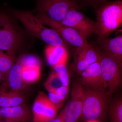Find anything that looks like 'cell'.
I'll return each instance as SVG.
<instances>
[{
    "label": "cell",
    "mask_w": 122,
    "mask_h": 122,
    "mask_svg": "<svg viewBox=\"0 0 122 122\" xmlns=\"http://www.w3.org/2000/svg\"><path fill=\"white\" fill-rule=\"evenodd\" d=\"M10 13L20 21L27 32L39 38L48 46H62L66 49L70 46L66 43L53 29L45 26L31 11H21L11 9Z\"/></svg>",
    "instance_id": "6da1fadb"
},
{
    "label": "cell",
    "mask_w": 122,
    "mask_h": 122,
    "mask_svg": "<svg viewBox=\"0 0 122 122\" xmlns=\"http://www.w3.org/2000/svg\"><path fill=\"white\" fill-rule=\"evenodd\" d=\"M97 40L107 37L122 26V0L107 1L95 9Z\"/></svg>",
    "instance_id": "7a4b0ae2"
},
{
    "label": "cell",
    "mask_w": 122,
    "mask_h": 122,
    "mask_svg": "<svg viewBox=\"0 0 122 122\" xmlns=\"http://www.w3.org/2000/svg\"><path fill=\"white\" fill-rule=\"evenodd\" d=\"M83 103L81 120L99 121L108 109L111 95L103 89L83 86Z\"/></svg>",
    "instance_id": "3957f363"
},
{
    "label": "cell",
    "mask_w": 122,
    "mask_h": 122,
    "mask_svg": "<svg viewBox=\"0 0 122 122\" xmlns=\"http://www.w3.org/2000/svg\"><path fill=\"white\" fill-rule=\"evenodd\" d=\"M23 39L22 30L13 17L0 12V50L15 58Z\"/></svg>",
    "instance_id": "277c9868"
},
{
    "label": "cell",
    "mask_w": 122,
    "mask_h": 122,
    "mask_svg": "<svg viewBox=\"0 0 122 122\" xmlns=\"http://www.w3.org/2000/svg\"><path fill=\"white\" fill-rule=\"evenodd\" d=\"M98 52L100 54L99 62L103 81V88L112 95L118 89L121 84L122 62Z\"/></svg>",
    "instance_id": "5b68a950"
},
{
    "label": "cell",
    "mask_w": 122,
    "mask_h": 122,
    "mask_svg": "<svg viewBox=\"0 0 122 122\" xmlns=\"http://www.w3.org/2000/svg\"><path fill=\"white\" fill-rule=\"evenodd\" d=\"M36 6L33 11L45 14L55 21L61 22L72 9L80 10L83 8L76 0H35Z\"/></svg>",
    "instance_id": "8992f818"
},
{
    "label": "cell",
    "mask_w": 122,
    "mask_h": 122,
    "mask_svg": "<svg viewBox=\"0 0 122 122\" xmlns=\"http://www.w3.org/2000/svg\"><path fill=\"white\" fill-rule=\"evenodd\" d=\"M60 22L73 29L86 39L92 34L97 35L98 31L96 21L90 19L76 9H71Z\"/></svg>",
    "instance_id": "52a82bcc"
},
{
    "label": "cell",
    "mask_w": 122,
    "mask_h": 122,
    "mask_svg": "<svg viewBox=\"0 0 122 122\" xmlns=\"http://www.w3.org/2000/svg\"><path fill=\"white\" fill-rule=\"evenodd\" d=\"M35 16L44 25L49 26L56 31L70 46L78 48L88 43L87 39H84L74 29L55 21L45 14L37 12Z\"/></svg>",
    "instance_id": "ba28073f"
},
{
    "label": "cell",
    "mask_w": 122,
    "mask_h": 122,
    "mask_svg": "<svg viewBox=\"0 0 122 122\" xmlns=\"http://www.w3.org/2000/svg\"><path fill=\"white\" fill-rule=\"evenodd\" d=\"M74 59L70 66L72 71L80 75L89 66L99 61L100 54L96 47L87 43L73 50Z\"/></svg>",
    "instance_id": "9c48e42d"
},
{
    "label": "cell",
    "mask_w": 122,
    "mask_h": 122,
    "mask_svg": "<svg viewBox=\"0 0 122 122\" xmlns=\"http://www.w3.org/2000/svg\"><path fill=\"white\" fill-rule=\"evenodd\" d=\"M59 109L44 92H38L33 104L32 122H47L57 115Z\"/></svg>",
    "instance_id": "30bf717a"
},
{
    "label": "cell",
    "mask_w": 122,
    "mask_h": 122,
    "mask_svg": "<svg viewBox=\"0 0 122 122\" xmlns=\"http://www.w3.org/2000/svg\"><path fill=\"white\" fill-rule=\"evenodd\" d=\"M83 103V86L80 81H75L72 85L64 122H77L82 114Z\"/></svg>",
    "instance_id": "8fae6325"
},
{
    "label": "cell",
    "mask_w": 122,
    "mask_h": 122,
    "mask_svg": "<svg viewBox=\"0 0 122 122\" xmlns=\"http://www.w3.org/2000/svg\"><path fill=\"white\" fill-rule=\"evenodd\" d=\"M0 119L8 122H30L32 120V110L26 103L0 107Z\"/></svg>",
    "instance_id": "7c38bea8"
},
{
    "label": "cell",
    "mask_w": 122,
    "mask_h": 122,
    "mask_svg": "<svg viewBox=\"0 0 122 122\" xmlns=\"http://www.w3.org/2000/svg\"><path fill=\"white\" fill-rule=\"evenodd\" d=\"M97 41L98 47L96 48L101 53L122 62V35L104 38Z\"/></svg>",
    "instance_id": "4fadbf2b"
},
{
    "label": "cell",
    "mask_w": 122,
    "mask_h": 122,
    "mask_svg": "<svg viewBox=\"0 0 122 122\" xmlns=\"http://www.w3.org/2000/svg\"><path fill=\"white\" fill-rule=\"evenodd\" d=\"M80 75V81L82 86L93 89H104L99 61L90 65Z\"/></svg>",
    "instance_id": "5bb4252c"
},
{
    "label": "cell",
    "mask_w": 122,
    "mask_h": 122,
    "mask_svg": "<svg viewBox=\"0 0 122 122\" xmlns=\"http://www.w3.org/2000/svg\"><path fill=\"white\" fill-rule=\"evenodd\" d=\"M22 66L19 62L14 63L9 71L0 89L9 91L23 92L25 84L22 81Z\"/></svg>",
    "instance_id": "9a60e30c"
},
{
    "label": "cell",
    "mask_w": 122,
    "mask_h": 122,
    "mask_svg": "<svg viewBox=\"0 0 122 122\" xmlns=\"http://www.w3.org/2000/svg\"><path fill=\"white\" fill-rule=\"evenodd\" d=\"M45 54L48 64L52 67L59 64L67 63L68 53L65 47L48 46L45 49Z\"/></svg>",
    "instance_id": "2e32d148"
},
{
    "label": "cell",
    "mask_w": 122,
    "mask_h": 122,
    "mask_svg": "<svg viewBox=\"0 0 122 122\" xmlns=\"http://www.w3.org/2000/svg\"><path fill=\"white\" fill-rule=\"evenodd\" d=\"M26 98L23 92L0 89V107H10L25 103Z\"/></svg>",
    "instance_id": "e0dca14e"
},
{
    "label": "cell",
    "mask_w": 122,
    "mask_h": 122,
    "mask_svg": "<svg viewBox=\"0 0 122 122\" xmlns=\"http://www.w3.org/2000/svg\"><path fill=\"white\" fill-rule=\"evenodd\" d=\"M41 68L37 66L22 67L21 76L24 84L34 83L38 81L41 76Z\"/></svg>",
    "instance_id": "ac0fdd59"
},
{
    "label": "cell",
    "mask_w": 122,
    "mask_h": 122,
    "mask_svg": "<svg viewBox=\"0 0 122 122\" xmlns=\"http://www.w3.org/2000/svg\"><path fill=\"white\" fill-rule=\"evenodd\" d=\"M109 106L110 122H122V97H118Z\"/></svg>",
    "instance_id": "d6986e66"
},
{
    "label": "cell",
    "mask_w": 122,
    "mask_h": 122,
    "mask_svg": "<svg viewBox=\"0 0 122 122\" xmlns=\"http://www.w3.org/2000/svg\"><path fill=\"white\" fill-rule=\"evenodd\" d=\"M15 58L0 50V72L5 78L6 75L15 63Z\"/></svg>",
    "instance_id": "ffe728a7"
},
{
    "label": "cell",
    "mask_w": 122,
    "mask_h": 122,
    "mask_svg": "<svg viewBox=\"0 0 122 122\" xmlns=\"http://www.w3.org/2000/svg\"><path fill=\"white\" fill-rule=\"evenodd\" d=\"M62 86V84L57 73L54 71L49 76L45 82L44 86L48 92H56V90Z\"/></svg>",
    "instance_id": "44dd1931"
},
{
    "label": "cell",
    "mask_w": 122,
    "mask_h": 122,
    "mask_svg": "<svg viewBox=\"0 0 122 122\" xmlns=\"http://www.w3.org/2000/svg\"><path fill=\"white\" fill-rule=\"evenodd\" d=\"M19 62L22 67L37 66L41 68V66L40 60L33 55L24 56L20 59Z\"/></svg>",
    "instance_id": "7402d4cb"
},
{
    "label": "cell",
    "mask_w": 122,
    "mask_h": 122,
    "mask_svg": "<svg viewBox=\"0 0 122 122\" xmlns=\"http://www.w3.org/2000/svg\"><path fill=\"white\" fill-rule=\"evenodd\" d=\"M108 0H76L79 4L83 8L86 6L92 7L95 9L101 5L108 1Z\"/></svg>",
    "instance_id": "603a6c76"
},
{
    "label": "cell",
    "mask_w": 122,
    "mask_h": 122,
    "mask_svg": "<svg viewBox=\"0 0 122 122\" xmlns=\"http://www.w3.org/2000/svg\"><path fill=\"white\" fill-rule=\"evenodd\" d=\"M48 97L50 100L58 109H61L63 106V102L59 99L55 92H48Z\"/></svg>",
    "instance_id": "cb8c5ba5"
},
{
    "label": "cell",
    "mask_w": 122,
    "mask_h": 122,
    "mask_svg": "<svg viewBox=\"0 0 122 122\" xmlns=\"http://www.w3.org/2000/svg\"><path fill=\"white\" fill-rule=\"evenodd\" d=\"M57 74L59 76L62 86L69 87L70 78L69 73L68 69L61 71L57 73Z\"/></svg>",
    "instance_id": "d4e9b609"
},
{
    "label": "cell",
    "mask_w": 122,
    "mask_h": 122,
    "mask_svg": "<svg viewBox=\"0 0 122 122\" xmlns=\"http://www.w3.org/2000/svg\"><path fill=\"white\" fill-rule=\"evenodd\" d=\"M56 94L63 102L66 100L69 93V87L62 86L56 90Z\"/></svg>",
    "instance_id": "484cf974"
},
{
    "label": "cell",
    "mask_w": 122,
    "mask_h": 122,
    "mask_svg": "<svg viewBox=\"0 0 122 122\" xmlns=\"http://www.w3.org/2000/svg\"><path fill=\"white\" fill-rule=\"evenodd\" d=\"M67 108V104L55 117L47 122H64Z\"/></svg>",
    "instance_id": "4316f807"
},
{
    "label": "cell",
    "mask_w": 122,
    "mask_h": 122,
    "mask_svg": "<svg viewBox=\"0 0 122 122\" xmlns=\"http://www.w3.org/2000/svg\"><path fill=\"white\" fill-rule=\"evenodd\" d=\"M5 79V78L4 76L2 74V73L0 72V85L4 81Z\"/></svg>",
    "instance_id": "83f0119b"
},
{
    "label": "cell",
    "mask_w": 122,
    "mask_h": 122,
    "mask_svg": "<svg viewBox=\"0 0 122 122\" xmlns=\"http://www.w3.org/2000/svg\"><path fill=\"white\" fill-rule=\"evenodd\" d=\"M86 122H100L99 121L97 120H91V121H88Z\"/></svg>",
    "instance_id": "f1b7e54d"
},
{
    "label": "cell",
    "mask_w": 122,
    "mask_h": 122,
    "mask_svg": "<svg viewBox=\"0 0 122 122\" xmlns=\"http://www.w3.org/2000/svg\"><path fill=\"white\" fill-rule=\"evenodd\" d=\"M0 122H6V121H4V120H0Z\"/></svg>",
    "instance_id": "f546056e"
}]
</instances>
